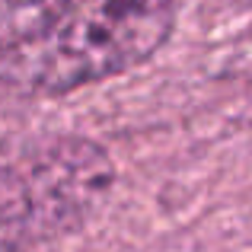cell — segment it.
<instances>
[{"mask_svg": "<svg viewBox=\"0 0 252 252\" xmlns=\"http://www.w3.org/2000/svg\"><path fill=\"white\" fill-rule=\"evenodd\" d=\"M176 0H3L0 90L64 96L128 74L166 45Z\"/></svg>", "mask_w": 252, "mask_h": 252, "instance_id": "1", "label": "cell"}, {"mask_svg": "<svg viewBox=\"0 0 252 252\" xmlns=\"http://www.w3.org/2000/svg\"><path fill=\"white\" fill-rule=\"evenodd\" d=\"M0 252H26V249H19L16 243H10V240H0Z\"/></svg>", "mask_w": 252, "mask_h": 252, "instance_id": "2", "label": "cell"}]
</instances>
